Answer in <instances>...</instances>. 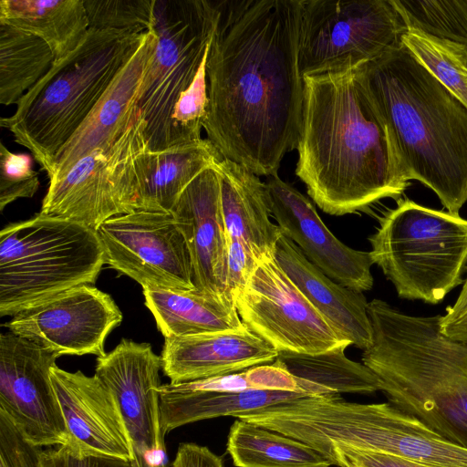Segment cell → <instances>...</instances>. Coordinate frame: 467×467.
<instances>
[{"label":"cell","mask_w":467,"mask_h":467,"mask_svg":"<svg viewBox=\"0 0 467 467\" xmlns=\"http://www.w3.org/2000/svg\"><path fill=\"white\" fill-rule=\"evenodd\" d=\"M203 129L223 158L277 174L296 148L304 109L298 70L301 0L213 1Z\"/></svg>","instance_id":"6da1fadb"},{"label":"cell","mask_w":467,"mask_h":467,"mask_svg":"<svg viewBox=\"0 0 467 467\" xmlns=\"http://www.w3.org/2000/svg\"><path fill=\"white\" fill-rule=\"evenodd\" d=\"M303 80L296 174L311 199L341 216L401 195L409 183L357 67Z\"/></svg>","instance_id":"7a4b0ae2"},{"label":"cell","mask_w":467,"mask_h":467,"mask_svg":"<svg viewBox=\"0 0 467 467\" xmlns=\"http://www.w3.org/2000/svg\"><path fill=\"white\" fill-rule=\"evenodd\" d=\"M357 69L403 180L423 183L459 215L467 202V108L401 42Z\"/></svg>","instance_id":"3957f363"},{"label":"cell","mask_w":467,"mask_h":467,"mask_svg":"<svg viewBox=\"0 0 467 467\" xmlns=\"http://www.w3.org/2000/svg\"><path fill=\"white\" fill-rule=\"evenodd\" d=\"M372 345L362 362L394 407L467 449V343L448 338L440 317L406 315L380 299L368 302Z\"/></svg>","instance_id":"277c9868"},{"label":"cell","mask_w":467,"mask_h":467,"mask_svg":"<svg viewBox=\"0 0 467 467\" xmlns=\"http://www.w3.org/2000/svg\"><path fill=\"white\" fill-rule=\"evenodd\" d=\"M144 34L89 28L82 43L54 63L18 100L15 113L1 118V127L31 152L47 177L57 152L129 61Z\"/></svg>","instance_id":"5b68a950"},{"label":"cell","mask_w":467,"mask_h":467,"mask_svg":"<svg viewBox=\"0 0 467 467\" xmlns=\"http://www.w3.org/2000/svg\"><path fill=\"white\" fill-rule=\"evenodd\" d=\"M273 429L313 449L336 443L435 467H467V449L453 444L389 402L304 397L276 407Z\"/></svg>","instance_id":"8992f818"},{"label":"cell","mask_w":467,"mask_h":467,"mask_svg":"<svg viewBox=\"0 0 467 467\" xmlns=\"http://www.w3.org/2000/svg\"><path fill=\"white\" fill-rule=\"evenodd\" d=\"M104 257L96 231L37 213L0 233V316L82 285H94Z\"/></svg>","instance_id":"52a82bcc"},{"label":"cell","mask_w":467,"mask_h":467,"mask_svg":"<svg viewBox=\"0 0 467 467\" xmlns=\"http://www.w3.org/2000/svg\"><path fill=\"white\" fill-rule=\"evenodd\" d=\"M371 259L401 298L438 304L462 283L467 220L410 200L399 202L368 237Z\"/></svg>","instance_id":"ba28073f"},{"label":"cell","mask_w":467,"mask_h":467,"mask_svg":"<svg viewBox=\"0 0 467 467\" xmlns=\"http://www.w3.org/2000/svg\"><path fill=\"white\" fill-rule=\"evenodd\" d=\"M158 40L137 103L150 151L176 147L172 113L207 55L216 19L210 0H156Z\"/></svg>","instance_id":"9c48e42d"},{"label":"cell","mask_w":467,"mask_h":467,"mask_svg":"<svg viewBox=\"0 0 467 467\" xmlns=\"http://www.w3.org/2000/svg\"><path fill=\"white\" fill-rule=\"evenodd\" d=\"M407 27L392 0H301V77L356 68L401 42Z\"/></svg>","instance_id":"30bf717a"},{"label":"cell","mask_w":467,"mask_h":467,"mask_svg":"<svg viewBox=\"0 0 467 467\" xmlns=\"http://www.w3.org/2000/svg\"><path fill=\"white\" fill-rule=\"evenodd\" d=\"M148 143L138 115L114 142L80 159L60 179L48 182L39 213L96 231L107 220L138 211Z\"/></svg>","instance_id":"8fae6325"},{"label":"cell","mask_w":467,"mask_h":467,"mask_svg":"<svg viewBox=\"0 0 467 467\" xmlns=\"http://www.w3.org/2000/svg\"><path fill=\"white\" fill-rule=\"evenodd\" d=\"M238 315L253 333L278 352L317 355L350 346L331 327L277 263L262 257L234 296Z\"/></svg>","instance_id":"7c38bea8"},{"label":"cell","mask_w":467,"mask_h":467,"mask_svg":"<svg viewBox=\"0 0 467 467\" xmlns=\"http://www.w3.org/2000/svg\"><path fill=\"white\" fill-rule=\"evenodd\" d=\"M104 264L142 289L195 288L191 255L171 213L136 211L97 230Z\"/></svg>","instance_id":"4fadbf2b"},{"label":"cell","mask_w":467,"mask_h":467,"mask_svg":"<svg viewBox=\"0 0 467 467\" xmlns=\"http://www.w3.org/2000/svg\"><path fill=\"white\" fill-rule=\"evenodd\" d=\"M161 358L149 343L122 339L97 358L95 376L112 392L130 436L137 467H168L161 426Z\"/></svg>","instance_id":"5bb4252c"},{"label":"cell","mask_w":467,"mask_h":467,"mask_svg":"<svg viewBox=\"0 0 467 467\" xmlns=\"http://www.w3.org/2000/svg\"><path fill=\"white\" fill-rule=\"evenodd\" d=\"M57 358L11 332L0 336V409L27 441L39 447L65 445L68 441L50 376Z\"/></svg>","instance_id":"9a60e30c"},{"label":"cell","mask_w":467,"mask_h":467,"mask_svg":"<svg viewBox=\"0 0 467 467\" xmlns=\"http://www.w3.org/2000/svg\"><path fill=\"white\" fill-rule=\"evenodd\" d=\"M122 319L109 294L82 285L18 312L5 327L58 357L99 358L106 355L105 340Z\"/></svg>","instance_id":"2e32d148"},{"label":"cell","mask_w":467,"mask_h":467,"mask_svg":"<svg viewBox=\"0 0 467 467\" xmlns=\"http://www.w3.org/2000/svg\"><path fill=\"white\" fill-rule=\"evenodd\" d=\"M265 183L272 216L281 233L296 244L305 256L326 275L358 292L373 286L369 252L353 249L327 227L315 206L278 174Z\"/></svg>","instance_id":"e0dca14e"},{"label":"cell","mask_w":467,"mask_h":467,"mask_svg":"<svg viewBox=\"0 0 467 467\" xmlns=\"http://www.w3.org/2000/svg\"><path fill=\"white\" fill-rule=\"evenodd\" d=\"M68 431L63 445L78 456H108L134 461V454L117 400L94 375L66 371L57 365L50 372Z\"/></svg>","instance_id":"ac0fdd59"},{"label":"cell","mask_w":467,"mask_h":467,"mask_svg":"<svg viewBox=\"0 0 467 467\" xmlns=\"http://www.w3.org/2000/svg\"><path fill=\"white\" fill-rule=\"evenodd\" d=\"M215 165L188 185L171 213L186 242L195 287L234 305L227 288L228 235Z\"/></svg>","instance_id":"d6986e66"},{"label":"cell","mask_w":467,"mask_h":467,"mask_svg":"<svg viewBox=\"0 0 467 467\" xmlns=\"http://www.w3.org/2000/svg\"><path fill=\"white\" fill-rule=\"evenodd\" d=\"M158 36L154 28L144 36L106 92L57 152L47 177L54 182L64 176L80 159L119 139L138 115V99L145 72Z\"/></svg>","instance_id":"ffe728a7"},{"label":"cell","mask_w":467,"mask_h":467,"mask_svg":"<svg viewBox=\"0 0 467 467\" xmlns=\"http://www.w3.org/2000/svg\"><path fill=\"white\" fill-rule=\"evenodd\" d=\"M279 352L247 327L165 338L162 371L171 383L241 372L274 362Z\"/></svg>","instance_id":"44dd1931"},{"label":"cell","mask_w":467,"mask_h":467,"mask_svg":"<svg viewBox=\"0 0 467 467\" xmlns=\"http://www.w3.org/2000/svg\"><path fill=\"white\" fill-rule=\"evenodd\" d=\"M275 258L336 333L363 350L373 342V328L362 292L348 288L326 275L283 234Z\"/></svg>","instance_id":"7402d4cb"},{"label":"cell","mask_w":467,"mask_h":467,"mask_svg":"<svg viewBox=\"0 0 467 467\" xmlns=\"http://www.w3.org/2000/svg\"><path fill=\"white\" fill-rule=\"evenodd\" d=\"M215 168L228 238L246 243L260 257L275 255L282 233L271 221L265 183L244 166L224 158Z\"/></svg>","instance_id":"603a6c76"},{"label":"cell","mask_w":467,"mask_h":467,"mask_svg":"<svg viewBox=\"0 0 467 467\" xmlns=\"http://www.w3.org/2000/svg\"><path fill=\"white\" fill-rule=\"evenodd\" d=\"M304 397L310 396L279 390H206L197 389L190 382L161 384V431L165 436L171 431L188 423L222 416L237 418L247 412Z\"/></svg>","instance_id":"cb8c5ba5"},{"label":"cell","mask_w":467,"mask_h":467,"mask_svg":"<svg viewBox=\"0 0 467 467\" xmlns=\"http://www.w3.org/2000/svg\"><path fill=\"white\" fill-rule=\"evenodd\" d=\"M223 156L207 139L150 151L143 156L138 211L171 213L181 194Z\"/></svg>","instance_id":"d4e9b609"},{"label":"cell","mask_w":467,"mask_h":467,"mask_svg":"<svg viewBox=\"0 0 467 467\" xmlns=\"http://www.w3.org/2000/svg\"><path fill=\"white\" fill-rule=\"evenodd\" d=\"M143 296L164 338L246 327L234 304L196 287L144 289Z\"/></svg>","instance_id":"484cf974"},{"label":"cell","mask_w":467,"mask_h":467,"mask_svg":"<svg viewBox=\"0 0 467 467\" xmlns=\"http://www.w3.org/2000/svg\"><path fill=\"white\" fill-rule=\"evenodd\" d=\"M0 23L42 39L54 63L72 53L89 30L84 0H1Z\"/></svg>","instance_id":"4316f807"},{"label":"cell","mask_w":467,"mask_h":467,"mask_svg":"<svg viewBox=\"0 0 467 467\" xmlns=\"http://www.w3.org/2000/svg\"><path fill=\"white\" fill-rule=\"evenodd\" d=\"M226 450L236 467L332 465L307 444L239 419L230 428Z\"/></svg>","instance_id":"83f0119b"},{"label":"cell","mask_w":467,"mask_h":467,"mask_svg":"<svg viewBox=\"0 0 467 467\" xmlns=\"http://www.w3.org/2000/svg\"><path fill=\"white\" fill-rule=\"evenodd\" d=\"M347 348L342 346L317 355L279 352L277 358L291 374L312 385L320 397L380 390L379 379L367 366L346 357Z\"/></svg>","instance_id":"f1b7e54d"},{"label":"cell","mask_w":467,"mask_h":467,"mask_svg":"<svg viewBox=\"0 0 467 467\" xmlns=\"http://www.w3.org/2000/svg\"><path fill=\"white\" fill-rule=\"evenodd\" d=\"M54 62L51 49L42 39L0 23V103L16 104Z\"/></svg>","instance_id":"f546056e"},{"label":"cell","mask_w":467,"mask_h":467,"mask_svg":"<svg viewBox=\"0 0 467 467\" xmlns=\"http://www.w3.org/2000/svg\"><path fill=\"white\" fill-rule=\"evenodd\" d=\"M401 43L467 108V46L407 29Z\"/></svg>","instance_id":"4dcf8cb0"},{"label":"cell","mask_w":467,"mask_h":467,"mask_svg":"<svg viewBox=\"0 0 467 467\" xmlns=\"http://www.w3.org/2000/svg\"><path fill=\"white\" fill-rule=\"evenodd\" d=\"M407 29L467 46V0H392Z\"/></svg>","instance_id":"1f68e13d"},{"label":"cell","mask_w":467,"mask_h":467,"mask_svg":"<svg viewBox=\"0 0 467 467\" xmlns=\"http://www.w3.org/2000/svg\"><path fill=\"white\" fill-rule=\"evenodd\" d=\"M156 0H84L89 28L141 35L153 29Z\"/></svg>","instance_id":"d6a6232c"},{"label":"cell","mask_w":467,"mask_h":467,"mask_svg":"<svg viewBox=\"0 0 467 467\" xmlns=\"http://www.w3.org/2000/svg\"><path fill=\"white\" fill-rule=\"evenodd\" d=\"M209 53V51H208ZM205 56L193 81L184 90L172 113L176 146L201 140V130L208 106V88Z\"/></svg>","instance_id":"836d02e7"},{"label":"cell","mask_w":467,"mask_h":467,"mask_svg":"<svg viewBox=\"0 0 467 467\" xmlns=\"http://www.w3.org/2000/svg\"><path fill=\"white\" fill-rule=\"evenodd\" d=\"M38 172L32 157L15 153L0 143V211L20 198H31L39 188Z\"/></svg>","instance_id":"e575fe53"},{"label":"cell","mask_w":467,"mask_h":467,"mask_svg":"<svg viewBox=\"0 0 467 467\" xmlns=\"http://www.w3.org/2000/svg\"><path fill=\"white\" fill-rule=\"evenodd\" d=\"M41 451L0 409V467H41Z\"/></svg>","instance_id":"d590c367"},{"label":"cell","mask_w":467,"mask_h":467,"mask_svg":"<svg viewBox=\"0 0 467 467\" xmlns=\"http://www.w3.org/2000/svg\"><path fill=\"white\" fill-rule=\"evenodd\" d=\"M332 465L338 467H435L396 456L363 451L336 443L316 449Z\"/></svg>","instance_id":"8d00e7d4"},{"label":"cell","mask_w":467,"mask_h":467,"mask_svg":"<svg viewBox=\"0 0 467 467\" xmlns=\"http://www.w3.org/2000/svg\"><path fill=\"white\" fill-rule=\"evenodd\" d=\"M244 375L251 389L306 394L299 379L291 374L278 358L269 364L250 368L244 370Z\"/></svg>","instance_id":"74e56055"},{"label":"cell","mask_w":467,"mask_h":467,"mask_svg":"<svg viewBox=\"0 0 467 467\" xmlns=\"http://www.w3.org/2000/svg\"><path fill=\"white\" fill-rule=\"evenodd\" d=\"M261 259L246 243L228 238L227 288L233 299L246 285Z\"/></svg>","instance_id":"f35d334b"},{"label":"cell","mask_w":467,"mask_h":467,"mask_svg":"<svg viewBox=\"0 0 467 467\" xmlns=\"http://www.w3.org/2000/svg\"><path fill=\"white\" fill-rule=\"evenodd\" d=\"M41 467H137L134 461L108 456H78L65 446L42 450Z\"/></svg>","instance_id":"ab89813d"},{"label":"cell","mask_w":467,"mask_h":467,"mask_svg":"<svg viewBox=\"0 0 467 467\" xmlns=\"http://www.w3.org/2000/svg\"><path fill=\"white\" fill-rule=\"evenodd\" d=\"M440 330L448 338L467 343V278L455 303L440 317Z\"/></svg>","instance_id":"60d3db41"},{"label":"cell","mask_w":467,"mask_h":467,"mask_svg":"<svg viewBox=\"0 0 467 467\" xmlns=\"http://www.w3.org/2000/svg\"><path fill=\"white\" fill-rule=\"evenodd\" d=\"M171 467H224L223 459L206 446L193 442L179 445Z\"/></svg>","instance_id":"b9f144b4"}]
</instances>
